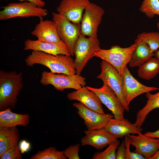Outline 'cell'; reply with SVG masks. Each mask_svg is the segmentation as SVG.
<instances>
[{
	"mask_svg": "<svg viewBox=\"0 0 159 159\" xmlns=\"http://www.w3.org/2000/svg\"><path fill=\"white\" fill-rule=\"evenodd\" d=\"M24 61L26 65L29 67H32L36 64L44 66L54 73L74 75L76 73L74 60L70 55H53L40 51L33 50L26 57Z\"/></svg>",
	"mask_w": 159,
	"mask_h": 159,
	"instance_id": "6da1fadb",
	"label": "cell"
},
{
	"mask_svg": "<svg viewBox=\"0 0 159 159\" xmlns=\"http://www.w3.org/2000/svg\"><path fill=\"white\" fill-rule=\"evenodd\" d=\"M22 74L0 70V111L14 109L17 97L24 87Z\"/></svg>",
	"mask_w": 159,
	"mask_h": 159,
	"instance_id": "7a4b0ae2",
	"label": "cell"
},
{
	"mask_svg": "<svg viewBox=\"0 0 159 159\" xmlns=\"http://www.w3.org/2000/svg\"><path fill=\"white\" fill-rule=\"evenodd\" d=\"M100 49L97 37L87 38L81 33L74 47V60L76 74L80 75L88 61L94 57V53Z\"/></svg>",
	"mask_w": 159,
	"mask_h": 159,
	"instance_id": "3957f363",
	"label": "cell"
},
{
	"mask_svg": "<svg viewBox=\"0 0 159 159\" xmlns=\"http://www.w3.org/2000/svg\"><path fill=\"white\" fill-rule=\"evenodd\" d=\"M137 46L135 41L130 47L122 48L116 45L108 49H100L94 53V57L107 62L118 71L122 76L124 69L130 62Z\"/></svg>",
	"mask_w": 159,
	"mask_h": 159,
	"instance_id": "277c9868",
	"label": "cell"
},
{
	"mask_svg": "<svg viewBox=\"0 0 159 159\" xmlns=\"http://www.w3.org/2000/svg\"><path fill=\"white\" fill-rule=\"evenodd\" d=\"M0 20L5 21L16 17L29 18L35 16L40 18L47 16V9L37 6L35 4L27 1L19 3H11L1 7Z\"/></svg>",
	"mask_w": 159,
	"mask_h": 159,
	"instance_id": "5b68a950",
	"label": "cell"
},
{
	"mask_svg": "<svg viewBox=\"0 0 159 159\" xmlns=\"http://www.w3.org/2000/svg\"><path fill=\"white\" fill-rule=\"evenodd\" d=\"M85 78L80 75H67L64 74H56L46 71L42 73L40 83L44 85H52L58 91L73 89L78 90L86 85Z\"/></svg>",
	"mask_w": 159,
	"mask_h": 159,
	"instance_id": "8992f818",
	"label": "cell"
},
{
	"mask_svg": "<svg viewBox=\"0 0 159 159\" xmlns=\"http://www.w3.org/2000/svg\"><path fill=\"white\" fill-rule=\"evenodd\" d=\"M52 14L59 38L67 46L71 56H74V46L81 33V24L69 21L58 13Z\"/></svg>",
	"mask_w": 159,
	"mask_h": 159,
	"instance_id": "52a82bcc",
	"label": "cell"
},
{
	"mask_svg": "<svg viewBox=\"0 0 159 159\" xmlns=\"http://www.w3.org/2000/svg\"><path fill=\"white\" fill-rule=\"evenodd\" d=\"M101 71L97 77L102 80L103 83L110 87L114 92L122 103L125 111H130V107L123 96L122 90V76L112 65L102 60L100 63Z\"/></svg>",
	"mask_w": 159,
	"mask_h": 159,
	"instance_id": "ba28073f",
	"label": "cell"
},
{
	"mask_svg": "<svg viewBox=\"0 0 159 159\" xmlns=\"http://www.w3.org/2000/svg\"><path fill=\"white\" fill-rule=\"evenodd\" d=\"M81 21V33L88 37H97L99 26L105 13L104 9L96 4L90 3L85 9Z\"/></svg>",
	"mask_w": 159,
	"mask_h": 159,
	"instance_id": "9c48e42d",
	"label": "cell"
},
{
	"mask_svg": "<svg viewBox=\"0 0 159 159\" xmlns=\"http://www.w3.org/2000/svg\"><path fill=\"white\" fill-rule=\"evenodd\" d=\"M122 90L124 99L128 105L135 98L144 93L159 90V88L146 86L140 82L131 74L127 65L122 75Z\"/></svg>",
	"mask_w": 159,
	"mask_h": 159,
	"instance_id": "30bf717a",
	"label": "cell"
},
{
	"mask_svg": "<svg viewBox=\"0 0 159 159\" xmlns=\"http://www.w3.org/2000/svg\"><path fill=\"white\" fill-rule=\"evenodd\" d=\"M88 90L95 93L102 103L104 104L117 119H124L125 110L121 102L113 91L106 84L103 83L100 88L87 86Z\"/></svg>",
	"mask_w": 159,
	"mask_h": 159,
	"instance_id": "8fae6325",
	"label": "cell"
},
{
	"mask_svg": "<svg viewBox=\"0 0 159 159\" xmlns=\"http://www.w3.org/2000/svg\"><path fill=\"white\" fill-rule=\"evenodd\" d=\"M73 106L77 109V113L84 120V124L88 130L104 128L109 120L114 117L113 115L109 113H97L80 102L74 103Z\"/></svg>",
	"mask_w": 159,
	"mask_h": 159,
	"instance_id": "7c38bea8",
	"label": "cell"
},
{
	"mask_svg": "<svg viewBox=\"0 0 159 159\" xmlns=\"http://www.w3.org/2000/svg\"><path fill=\"white\" fill-rule=\"evenodd\" d=\"M89 0H62L57 10L58 13L74 23H80L83 11Z\"/></svg>",
	"mask_w": 159,
	"mask_h": 159,
	"instance_id": "4fadbf2b",
	"label": "cell"
},
{
	"mask_svg": "<svg viewBox=\"0 0 159 159\" xmlns=\"http://www.w3.org/2000/svg\"><path fill=\"white\" fill-rule=\"evenodd\" d=\"M130 145L134 146V152L151 159L159 150V139L146 136L143 134L129 135Z\"/></svg>",
	"mask_w": 159,
	"mask_h": 159,
	"instance_id": "5bb4252c",
	"label": "cell"
},
{
	"mask_svg": "<svg viewBox=\"0 0 159 159\" xmlns=\"http://www.w3.org/2000/svg\"><path fill=\"white\" fill-rule=\"evenodd\" d=\"M85 135L81 139L82 146L89 145L98 150L102 149L117 140L105 128L86 130Z\"/></svg>",
	"mask_w": 159,
	"mask_h": 159,
	"instance_id": "9a60e30c",
	"label": "cell"
},
{
	"mask_svg": "<svg viewBox=\"0 0 159 159\" xmlns=\"http://www.w3.org/2000/svg\"><path fill=\"white\" fill-rule=\"evenodd\" d=\"M69 100L79 101L88 108L101 114H105L102 102L97 95L88 90L87 87H82L76 91L67 94Z\"/></svg>",
	"mask_w": 159,
	"mask_h": 159,
	"instance_id": "2e32d148",
	"label": "cell"
},
{
	"mask_svg": "<svg viewBox=\"0 0 159 159\" xmlns=\"http://www.w3.org/2000/svg\"><path fill=\"white\" fill-rule=\"evenodd\" d=\"M105 128L117 138H123L131 134H141L143 130L141 127H137L125 118L122 119L112 118L109 120Z\"/></svg>",
	"mask_w": 159,
	"mask_h": 159,
	"instance_id": "e0dca14e",
	"label": "cell"
},
{
	"mask_svg": "<svg viewBox=\"0 0 159 159\" xmlns=\"http://www.w3.org/2000/svg\"><path fill=\"white\" fill-rule=\"evenodd\" d=\"M24 49L39 51L53 55L62 54L71 56L67 46L62 41L53 43L28 39L24 42Z\"/></svg>",
	"mask_w": 159,
	"mask_h": 159,
	"instance_id": "ac0fdd59",
	"label": "cell"
},
{
	"mask_svg": "<svg viewBox=\"0 0 159 159\" xmlns=\"http://www.w3.org/2000/svg\"><path fill=\"white\" fill-rule=\"evenodd\" d=\"M39 19V22L31 32L32 34L36 37L37 40L40 41L53 43L62 42L57 34L54 22L53 20H43V17Z\"/></svg>",
	"mask_w": 159,
	"mask_h": 159,
	"instance_id": "d6986e66",
	"label": "cell"
},
{
	"mask_svg": "<svg viewBox=\"0 0 159 159\" xmlns=\"http://www.w3.org/2000/svg\"><path fill=\"white\" fill-rule=\"evenodd\" d=\"M29 122L30 116L28 114L13 112L11 108L0 111V127H12L18 125L26 127Z\"/></svg>",
	"mask_w": 159,
	"mask_h": 159,
	"instance_id": "ffe728a7",
	"label": "cell"
},
{
	"mask_svg": "<svg viewBox=\"0 0 159 159\" xmlns=\"http://www.w3.org/2000/svg\"><path fill=\"white\" fill-rule=\"evenodd\" d=\"M135 41L137 43V47L128 63L129 66L131 68L140 67L154 56V52H151L149 46L145 42L138 38Z\"/></svg>",
	"mask_w": 159,
	"mask_h": 159,
	"instance_id": "44dd1931",
	"label": "cell"
},
{
	"mask_svg": "<svg viewBox=\"0 0 159 159\" xmlns=\"http://www.w3.org/2000/svg\"><path fill=\"white\" fill-rule=\"evenodd\" d=\"M20 137L19 131L17 127H0V157L18 143Z\"/></svg>",
	"mask_w": 159,
	"mask_h": 159,
	"instance_id": "7402d4cb",
	"label": "cell"
},
{
	"mask_svg": "<svg viewBox=\"0 0 159 159\" xmlns=\"http://www.w3.org/2000/svg\"><path fill=\"white\" fill-rule=\"evenodd\" d=\"M147 99L145 105L137 112L134 124L138 127H141L147 116L152 110L159 108V92L153 94L150 92L145 93Z\"/></svg>",
	"mask_w": 159,
	"mask_h": 159,
	"instance_id": "603a6c76",
	"label": "cell"
},
{
	"mask_svg": "<svg viewBox=\"0 0 159 159\" xmlns=\"http://www.w3.org/2000/svg\"><path fill=\"white\" fill-rule=\"evenodd\" d=\"M137 72L139 77L144 80L154 78L159 73V60L152 57L139 67Z\"/></svg>",
	"mask_w": 159,
	"mask_h": 159,
	"instance_id": "cb8c5ba5",
	"label": "cell"
},
{
	"mask_svg": "<svg viewBox=\"0 0 159 159\" xmlns=\"http://www.w3.org/2000/svg\"><path fill=\"white\" fill-rule=\"evenodd\" d=\"M67 158L64 154V151L57 150L52 147L38 151L33 155L31 159H66Z\"/></svg>",
	"mask_w": 159,
	"mask_h": 159,
	"instance_id": "d4e9b609",
	"label": "cell"
},
{
	"mask_svg": "<svg viewBox=\"0 0 159 159\" xmlns=\"http://www.w3.org/2000/svg\"><path fill=\"white\" fill-rule=\"evenodd\" d=\"M139 10L150 18L159 15V0H143Z\"/></svg>",
	"mask_w": 159,
	"mask_h": 159,
	"instance_id": "484cf974",
	"label": "cell"
},
{
	"mask_svg": "<svg viewBox=\"0 0 159 159\" xmlns=\"http://www.w3.org/2000/svg\"><path fill=\"white\" fill-rule=\"evenodd\" d=\"M137 38L146 43L153 52L159 48V32H144L138 34Z\"/></svg>",
	"mask_w": 159,
	"mask_h": 159,
	"instance_id": "4316f807",
	"label": "cell"
},
{
	"mask_svg": "<svg viewBox=\"0 0 159 159\" xmlns=\"http://www.w3.org/2000/svg\"><path fill=\"white\" fill-rule=\"evenodd\" d=\"M120 145L117 139L108 145L107 148L102 152L95 153L92 159H116V150Z\"/></svg>",
	"mask_w": 159,
	"mask_h": 159,
	"instance_id": "83f0119b",
	"label": "cell"
},
{
	"mask_svg": "<svg viewBox=\"0 0 159 159\" xmlns=\"http://www.w3.org/2000/svg\"><path fill=\"white\" fill-rule=\"evenodd\" d=\"M22 153L17 143L5 151L0 157V159H21Z\"/></svg>",
	"mask_w": 159,
	"mask_h": 159,
	"instance_id": "f1b7e54d",
	"label": "cell"
},
{
	"mask_svg": "<svg viewBox=\"0 0 159 159\" xmlns=\"http://www.w3.org/2000/svg\"><path fill=\"white\" fill-rule=\"evenodd\" d=\"M125 137L124 141L125 146V159H145V157L141 155L130 151L129 136H126Z\"/></svg>",
	"mask_w": 159,
	"mask_h": 159,
	"instance_id": "f546056e",
	"label": "cell"
},
{
	"mask_svg": "<svg viewBox=\"0 0 159 159\" xmlns=\"http://www.w3.org/2000/svg\"><path fill=\"white\" fill-rule=\"evenodd\" d=\"M80 148L79 143L70 145L63 150L64 155L67 158L69 159H79V152Z\"/></svg>",
	"mask_w": 159,
	"mask_h": 159,
	"instance_id": "4dcf8cb0",
	"label": "cell"
},
{
	"mask_svg": "<svg viewBox=\"0 0 159 159\" xmlns=\"http://www.w3.org/2000/svg\"><path fill=\"white\" fill-rule=\"evenodd\" d=\"M116 155V159H125V146L124 140L122 141L118 147Z\"/></svg>",
	"mask_w": 159,
	"mask_h": 159,
	"instance_id": "1f68e13d",
	"label": "cell"
},
{
	"mask_svg": "<svg viewBox=\"0 0 159 159\" xmlns=\"http://www.w3.org/2000/svg\"><path fill=\"white\" fill-rule=\"evenodd\" d=\"M19 146L22 153H24L28 151L30 148L29 143L25 140L21 141Z\"/></svg>",
	"mask_w": 159,
	"mask_h": 159,
	"instance_id": "d6a6232c",
	"label": "cell"
},
{
	"mask_svg": "<svg viewBox=\"0 0 159 159\" xmlns=\"http://www.w3.org/2000/svg\"><path fill=\"white\" fill-rule=\"evenodd\" d=\"M21 2L27 1L34 3L38 6L43 7L45 5V2L42 0H19Z\"/></svg>",
	"mask_w": 159,
	"mask_h": 159,
	"instance_id": "836d02e7",
	"label": "cell"
},
{
	"mask_svg": "<svg viewBox=\"0 0 159 159\" xmlns=\"http://www.w3.org/2000/svg\"><path fill=\"white\" fill-rule=\"evenodd\" d=\"M143 134L151 138L159 139V129L154 132H147Z\"/></svg>",
	"mask_w": 159,
	"mask_h": 159,
	"instance_id": "e575fe53",
	"label": "cell"
},
{
	"mask_svg": "<svg viewBox=\"0 0 159 159\" xmlns=\"http://www.w3.org/2000/svg\"><path fill=\"white\" fill-rule=\"evenodd\" d=\"M151 159H159V150L156 154Z\"/></svg>",
	"mask_w": 159,
	"mask_h": 159,
	"instance_id": "d590c367",
	"label": "cell"
},
{
	"mask_svg": "<svg viewBox=\"0 0 159 159\" xmlns=\"http://www.w3.org/2000/svg\"><path fill=\"white\" fill-rule=\"evenodd\" d=\"M154 56L159 60V49H158L154 52Z\"/></svg>",
	"mask_w": 159,
	"mask_h": 159,
	"instance_id": "8d00e7d4",
	"label": "cell"
},
{
	"mask_svg": "<svg viewBox=\"0 0 159 159\" xmlns=\"http://www.w3.org/2000/svg\"><path fill=\"white\" fill-rule=\"evenodd\" d=\"M157 28H158V31L159 32V22H158L157 23Z\"/></svg>",
	"mask_w": 159,
	"mask_h": 159,
	"instance_id": "74e56055",
	"label": "cell"
}]
</instances>
